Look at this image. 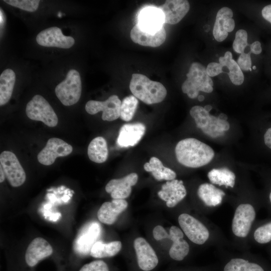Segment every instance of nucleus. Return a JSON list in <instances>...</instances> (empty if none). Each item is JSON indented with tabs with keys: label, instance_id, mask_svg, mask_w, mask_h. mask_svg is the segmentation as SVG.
<instances>
[{
	"label": "nucleus",
	"instance_id": "51",
	"mask_svg": "<svg viewBox=\"0 0 271 271\" xmlns=\"http://www.w3.org/2000/svg\"><path fill=\"white\" fill-rule=\"evenodd\" d=\"M269 197L270 201V202H271V192H270V193Z\"/></svg>",
	"mask_w": 271,
	"mask_h": 271
},
{
	"label": "nucleus",
	"instance_id": "23",
	"mask_svg": "<svg viewBox=\"0 0 271 271\" xmlns=\"http://www.w3.org/2000/svg\"><path fill=\"white\" fill-rule=\"evenodd\" d=\"M108 154L106 141L102 137L93 139L88 145L87 154L92 162L96 163H104L107 159Z\"/></svg>",
	"mask_w": 271,
	"mask_h": 271
},
{
	"label": "nucleus",
	"instance_id": "38",
	"mask_svg": "<svg viewBox=\"0 0 271 271\" xmlns=\"http://www.w3.org/2000/svg\"><path fill=\"white\" fill-rule=\"evenodd\" d=\"M251 52L241 54L237 59V63L240 69L244 71H248L251 67Z\"/></svg>",
	"mask_w": 271,
	"mask_h": 271
},
{
	"label": "nucleus",
	"instance_id": "41",
	"mask_svg": "<svg viewBox=\"0 0 271 271\" xmlns=\"http://www.w3.org/2000/svg\"><path fill=\"white\" fill-rule=\"evenodd\" d=\"M250 52L253 54L258 55L261 53L262 49L261 44L259 41H255L250 45Z\"/></svg>",
	"mask_w": 271,
	"mask_h": 271
},
{
	"label": "nucleus",
	"instance_id": "43",
	"mask_svg": "<svg viewBox=\"0 0 271 271\" xmlns=\"http://www.w3.org/2000/svg\"><path fill=\"white\" fill-rule=\"evenodd\" d=\"M264 142L265 145L271 149V127L268 128L264 134Z\"/></svg>",
	"mask_w": 271,
	"mask_h": 271
},
{
	"label": "nucleus",
	"instance_id": "26",
	"mask_svg": "<svg viewBox=\"0 0 271 271\" xmlns=\"http://www.w3.org/2000/svg\"><path fill=\"white\" fill-rule=\"evenodd\" d=\"M121 246V242L119 241L106 243L97 241L92 246L90 255L94 258L112 257L119 252Z\"/></svg>",
	"mask_w": 271,
	"mask_h": 271
},
{
	"label": "nucleus",
	"instance_id": "34",
	"mask_svg": "<svg viewBox=\"0 0 271 271\" xmlns=\"http://www.w3.org/2000/svg\"><path fill=\"white\" fill-rule=\"evenodd\" d=\"M4 2L12 6L30 12L36 11L40 3L39 0H5Z\"/></svg>",
	"mask_w": 271,
	"mask_h": 271
},
{
	"label": "nucleus",
	"instance_id": "14",
	"mask_svg": "<svg viewBox=\"0 0 271 271\" xmlns=\"http://www.w3.org/2000/svg\"><path fill=\"white\" fill-rule=\"evenodd\" d=\"M138 174L130 173L126 176L109 181L105 186V191L110 193L113 199H124L127 198L131 192V187L136 184Z\"/></svg>",
	"mask_w": 271,
	"mask_h": 271
},
{
	"label": "nucleus",
	"instance_id": "44",
	"mask_svg": "<svg viewBox=\"0 0 271 271\" xmlns=\"http://www.w3.org/2000/svg\"><path fill=\"white\" fill-rule=\"evenodd\" d=\"M0 173H1V176H0V182L2 183L4 182L6 178V175L5 174L1 167H0Z\"/></svg>",
	"mask_w": 271,
	"mask_h": 271
},
{
	"label": "nucleus",
	"instance_id": "53",
	"mask_svg": "<svg viewBox=\"0 0 271 271\" xmlns=\"http://www.w3.org/2000/svg\"><path fill=\"white\" fill-rule=\"evenodd\" d=\"M249 70L251 71V68H250Z\"/></svg>",
	"mask_w": 271,
	"mask_h": 271
},
{
	"label": "nucleus",
	"instance_id": "24",
	"mask_svg": "<svg viewBox=\"0 0 271 271\" xmlns=\"http://www.w3.org/2000/svg\"><path fill=\"white\" fill-rule=\"evenodd\" d=\"M16 81V74L11 69L5 70L0 76V105L7 103L12 96Z\"/></svg>",
	"mask_w": 271,
	"mask_h": 271
},
{
	"label": "nucleus",
	"instance_id": "13",
	"mask_svg": "<svg viewBox=\"0 0 271 271\" xmlns=\"http://www.w3.org/2000/svg\"><path fill=\"white\" fill-rule=\"evenodd\" d=\"M130 36L135 43L144 46L156 47L165 42L166 33L163 27L157 31H149L137 24L131 30Z\"/></svg>",
	"mask_w": 271,
	"mask_h": 271
},
{
	"label": "nucleus",
	"instance_id": "47",
	"mask_svg": "<svg viewBox=\"0 0 271 271\" xmlns=\"http://www.w3.org/2000/svg\"><path fill=\"white\" fill-rule=\"evenodd\" d=\"M204 108L209 112L212 109V106L211 105H206L204 107Z\"/></svg>",
	"mask_w": 271,
	"mask_h": 271
},
{
	"label": "nucleus",
	"instance_id": "21",
	"mask_svg": "<svg viewBox=\"0 0 271 271\" xmlns=\"http://www.w3.org/2000/svg\"><path fill=\"white\" fill-rule=\"evenodd\" d=\"M199 198L208 206H216L220 204L225 195L224 192L212 184L203 183L198 189Z\"/></svg>",
	"mask_w": 271,
	"mask_h": 271
},
{
	"label": "nucleus",
	"instance_id": "12",
	"mask_svg": "<svg viewBox=\"0 0 271 271\" xmlns=\"http://www.w3.org/2000/svg\"><path fill=\"white\" fill-rule=\"evenodd\" d=\"M137 262L140 268L144 271H150L158 264V256L152 247L143 237H138L133 242Z\"/></svg>",
	"mask_w": 271,
	"mask_h": 271
},
{
	"label": "nucleus",
	"instance_id": "36",
	"mask_svg": "<svg viewBox=\"0 0 271 271\" xmlns=\"http://www.w3.org/2000/svg\"><path fill=\"white\" fill-rule=\"evenodd\" d=\"M247 44V33L243 29L238 30L236 34L235 39L232 44V47L235 52L239 54L244 52Z\"/></svg>",
	"mask_w": 271,
	"mask_h": 271
},
{
	"label": "nucleus",
	"instance_id": "25",
	"mask_svg": "<svg viewBox=\"0 0 271 271\" xmlns=\"http://www.w3.org/2000/svg\"><path fill=\"white\" fill-rule=\"evenodd\" d=\"M219 62L229 69L228 75L233 84L240 85L243 83L244 79L243 74L237 62L232 59V53L230 51H226L224 56L220 57Z\"/></svg>",
	"mask_w": 271,
	"mask_h": 271
},
{
	"label": "nucleus",
	"instance_id": "2",
	"mask_svg": "<svg viewBox=\"0 0 271 271\" xmlns=\"http://www.w3.org/2000/svg\"><path fill=\"white\" fill-rule=\"evenodd\" d=\"M129 89L133 96L147 104L161 102L167 95V90L162 83L141 74L132 75Z\"/></svg>",
	"mask_w": 271,
	"mask_h": 271
},
{
	"label": "nucleus",
	"instance_id": "27",
	"mask_svg": "<svg viewBox=\"0 0 271 271\" xmlns=\"http://www.w3.org/2000/svg\"><path fill=\"white\" fill-rule=\"evenodd\" d=\"M207 176L212 184L219 186L224 185L226 188H233L234 186L235 175L227 168L213 169L208 172Z\"/></svg>",
	"mask_w": 271,
	"mask_h": 271
},
{
	"label": "nucleus",
	"instance_id": "15",
	"mask_svg": "<svg viewBox=\"0 0 271 271\" xmlns=\"http://www.w3.org/2000/svg\"><path fill=\"white\" fill-rule=\"evenodd\" d=\"M187 194L186 189L182 180L174 179L162 185L158 192V196L166 202L169 207H174L182 201Z\"/></svg>",
	"mask_w": 271,
	"mask_h": 271
},
{
	"label": "nucleus",
	"instance_id": "28",
	"mask_svg": "<svg viewBox=\"0 0 271 271\" xmlns=\"http://www.w3.org/2000/svg\"><path fill=\"white\" fill-rule=\"evenodd\" d=\"M232 17V11L228 7H222L218 11L213 29V35L217 41L222 42L227 37L228 33L224 30V25L225 21Z\"/></svg>",
	"mask_w": 271,
	"mask_h": 271
},
{
	"label": "nucleus",
	"instance_id": "48",
	"mask_svg": "<svg viewBox=\"0 0 271 271\" xmlns=\"http://www.w3.org/2000/svg\"><path fill=\"white\" fill-rule=\"evenodd\" d=\"M4 14L3 13V11L2 9H1V26H2V25L3 24L4 22Z\"/></svg>",
	"mask_w": 271,
	"mask_h": 271
},
{
	"label": "nucleus",
	"instance_id": "8",
	"mask_svg": "<svg viewBox=\"0 0 271 271\" xmlns=\"http://www.w3.org/2000/svg\"><path fill=\"white\" fill-rule=\"evenodd\" d=\"M178 222L187 237L197 244H203L208 239L209 232L206 226L191 215L183 213L178 217Z\"/></svg>",
	"mask_w": 271,
	"mask_h": 271
},
{
	"label": "nucleus",
	"instance_id": "5",
	"mask_svg": "<svg viewBox=\"0 0 271 271\" xmlns=\"http://www.w3.org/2000/svg\"><path fill=\"white\" fill-rule=\"evenodd\" d=\"M27 116L33 120L41 121L49 127H55L58 117L49 102L41 95L37 94L28 103L26 108Z\"/></svg>",
	"mask_w": 271,
	"mask_h": 271
},
{
	"label": "nucleus",
	"instance_id": "49",
	"mask_svg": "<svg viewBox=\"0 0 271 271\" xmlns=\"http://www.w3.org/2000/svg\"><path fill=\"white\" fill-rule=\"evenodd\" d=\"M204 96L202 95H199L198 96V99L199 101H203L204 100Z\"/></svg>",
	"mask_w": 271,
	"mask_h": 271
},
{
	"label": "nucleus",
	"instance_id": "6",
	"mask_svg": "<svg viewBox=\"0 0 271 271\" xmlns=\"http://www.w3.org/2000/svg\"><path fill=\"white\" fill-rule=\"evenodd\" d=\"M0 167L12 186L19 187L24 184L26 173L14 153L8 151L3 152L0 155Z\"/></svg>",
	"mask_w": 271,
	"mask_h": 271
},
{
	"label": "nucleus",
	"instance_id": "35",
	"mask_svg": "<svg viewBox=\"0 0 271 271\" xmlns=\"http://www.w3.org/2000/svg\"><path fill=\"white\" fill-rule=\"evenodd\" d=\"M254 238L259 243L269 242L271 240V222L258 227L254 231Z\"/></svg>",
	"mask_w": 271,
	"mask_h": 271
},
{
	"label": "nucleus",
	"instance_id": "19",
	"mask_svg": "<svg viewBox=\"0 0 271 271\" xmlns=\"http://www.w3.org/2000/svg\"><path fill=\"white\" fill-rule=\"evenodd\" d=\"M127 206L128 203L124 199H113L111 202H105L97 212L98 219L103 223L112 224Z\"/></svg>",
	"mask_w": 271,
	"mask_h": 271
},
{
	"label": "nucleus",
	"instance_id": "52",
	"mask_svg": "<svg viewBox=\"0 0 271 271\" xmlns=\"http://www.w3.org/2000/svg\"><path fill=\"white\" fill-rule=\"evenodd\" d=\"M252 69H254V70L255 69H256V66H252Z\"/></svg>",
	"mask_w": 271,
	"mask_h": 271
},
{
	"label": "nucleus",
	"instance_id": "29",
	"mask_svg": "<svg viewBox=\"0 0 271 271\" xmlns=\"http://www.w3.org/2000/svg\"><path fill=\"white\" fill-rule=\"evenodd\" d=\"M182 237L172 239L173 243L169 250L170 256L174 260H182L188 254L189 245Z\"/></svg>",
	"mask_w": 271,
	"mask_h": 271
},
{
	"label": "nucleus",
	"instance_id": "9",
	"mask_svg": "<svg viewBox=\"0 0 271 271\" xmlns=\"http://www.w3.org/2000/svg\"><path fill=\"white\" fill-rule=\"evenodd\" d=\"M73 151L72 147L63 140L56 138L48 140L46 146L38 154L39 162L44 165L53 164L56 159L65 157L70 154Z\"/></svg>",
	"mask_w": 271,
	"mask_h": 271
},
{
	"label": "nucleus",
	"instance_id": "30",
	"mask_svg": "<svg viewBox=\"0 0 271 271\" xmlns=\"http://www.w3.org/2000/svg\"><path fill=\"white\" fill-rule=\"evenodd\" d=\"M224 271H264L258 264L241 258H233L225 266Z\"/></svg>",
	"mask_w": 271,
	"mask_h": 271
},
{
	"label": "nucleus",
	"instance_id": "32",
	"mask_svg": "<svg viewBox=\"0 0 271 271\" xmlns=\"http://www.w3.org/2000/svg\"><path fill=\"white\" fill-rule=\"evenodd\" d=\"M100 227L98 224L96 223L91 224L87 232L82 237V240L80 241L81 243H83V253L86 252L87 253L88 251H90L92 246L94 244L93 243L98 237Z\"/></svg>",
	"mask_w": 271,
	"mask_h": 271
},
{
	"label": "nucleus",
	"instance_id": "42",
	"mask_svg": "<svg viewBox=\"0 0 271 271\" xmlns=\"http://www.w3.org/2000/svg\"><path fill=\"white\" fill-rule=\"evenodd\" d=\"M235 27V22L232 18L228 19L225 22L224 25V30L227 32H232Z\"/></svg>",
	"mask_w": 271,
	"mask_h": 271
},
{
	"label": "nucleus",
	"instance_id": "10",
	"mask_svg": "<svg viewBox=\"0 0 271 271\" xmlns=\"http://www.w3.org/2000/svg\"><path fill=\"white\" fill-rule=\"evenodd\" d=\"M255 217L253 207L249 204H240L236 209L232 222V230L235 235L245 237L248 234Z\"/></svg>",
	"mask_w": 271,
	"mask_h": 271
},
{
	"label": "nucleus",
	"instance_id": "3",
	"mask_svg": "<svg viewBox=\"0 0 271 271\" xmlns=\"http://www.w3.org/2000/svg\"><path fill=\"white\" fill-rule=\"evenodd\" d=\"M186 75L187 78L182 84V90L190 98L198 97L200 91L206 93L212 92L213 81L201 64L198 62L192 63Z\"/></svg>",
	"mask_w": 271,
	"mask_h": 271
},
{
	"label": "nucleus",
	"instance_id": "31",
	"mask_svg": "<svg viewBox=\"0 0 271 271\" xmlns=\"http://www.w3.org/2000/svg\"><path fill=\"white\" fill-rule=\"evenodd\" d=\"M138 103V99L133 95L125 97L121 103L120 118L125 121H130L134 116Z\"/></svg>",
	"mask_w": 271,
	"mask_h": 271
},
{
	"label": "nucleus",
	"instance_id": "40",
	"mask_svg": "<svg viewBox=\"0 0 271 271\" xmlns=\"http://www.w3.org/2000/svg\"><path fill=\"white\" fill-rule=\"evenodd\" d=\"M262 17L271 23V5L265 6L261 11Z\"/></svg>",
	"mask_w": 271,
	"mask_h": 271
},
{
	"label": "nucleus",
	"instance_id": "7",
	"mask_svg": "<svg viewBox=\"0 0 271 271\" xmlns=\"http://www.w3.org/2000/svg\"><path fill=\"white\" fill-rule=\"evenodd\" d=\"M121 101L116 95L109 96L106 100L100 101L89 100L85 104V110L90 114L102 112L103 120L111 121L120 116Z\"/></svg>",
	"mask_w": 271,
	"mask_h": 271
},
{
	"label": "nucleus",
	"instance_id": "18",
	"mask_svg": "<svg viewBox=\"0 0 271 271\" xmlns=\"http://www.w3.org/2000/svg\"><path fill=\"white\" fill-rule=\"evenodd\" d=\"M145 131L146 126L142 123L124 124L120 128L117 144L121 148L134 146L142 139Z\"/></svg>",
	"mask_w": 271,
	"mask_h": 271
},
{
	"label": "nucleus",
	"instance_id": "16",
	"mask_svg": "<svg viewBox=\"0 0 271 271\" xmlns=\"http://www.w3.org/2000/svg\"><path fill=\"white\" fill-rule=\"evenodd\" d=\"M162 12L164 23L171 25L178 23L190 9V4L186 0H169L158 8Z\"/></svg>",
	"mask_w": 271,
	"mask_h": 271
},
{
	"label": "nucleus",
	"instance_id": "4",
	"mask_svg": "<svg viewBox=\"0 0 271 271\" xmlns=\"http://www.w3.org/2000/svg\"><path fill=\"white\" fill-rule=\"evenodd\" d=\"M81 91L80 75L75 69L70 70L65 80L58 84L55 89L57 98L65 106L76 103L80 98Z\"/></svg>",
	"mask_w": 271,
	"mask_h": 271
},
{
	"label": "nucleus",
	"instance_id": "33",
	"mask_svg": "<svg viewBox=\"0 0 271 271\" xmlns=\"http://www.w3.org/2000/svg\"><path fill=\"white\" fill-rule=\"evenodd\" d=\"M190 114L194 119L197 127L201 129L206 127L211 120V115L201 106L192 107Z\"/></svg>",
	"mask_w": 271,
	"mask_h": 271
},
{
	"label": "nucleus",
	"instance_id": "17",
	"mask_svg": "<svg viewBox=\"0 0 271 271\" xmlns=\"http://www.w3.org/2000/svg\"><path fill=\"white\" fill-rule=\"evenodd\" d=\"M52 253L53 248L49 243L42 237H37L32 241L26 250L25 261L29 266L34 267Z\"/></svg>",
	"mask_w": 271,
	"mask_h": 271
},
{
	"label": "nucleus",
	"instance_id": "11",
	"mask_svg": "<svg viewBox=\"0 0 271 271\" xmlns=\"http://www.w3.org/2000/svg\"><path fill=\"white\" fill-rule=\"evenodd\" d=\"M37 43L42 46L68 49L75 43L74 38L64 35L57 27H52L41 31L36 37Z\"/></svg>",
	"mask_w": 271,
	"mask_h": 271
},
{
	"label": "nucleus",
	"instance_id": "39",
	"mask_svg": "<svg viewBox=\"0 0 271 271\" xmlns=\"http://www.w3.org/2000/svg\"><path fill=\"white\" fill-rule=\"evenodd\" d=\"M223 66L219 63L211 62L207 66L206 72L210 77H214L223 72Z\"/></svg>",
	"mask_w": 271,
	"mask_h": 271
},
{
	"label": "nucleus",
	"instance_id": "1",
	"mask_svg": "<svg viewBox=\"0 0 271 271\" xmlns=\"http://www.w3.org/2000/svg\"><path fill=\"white\" fill-rule=\"evenodd\" d=\"M175 154L179 163L187 167L196 168L209 163L215 153L207 144L196 139L187 138L177 144Z\"/></svg>",
	"mask_w": 271,
	"mask_h": 271
},
{
	"label": "nucleus",
	"instance_id": "50",
	"mask_svg": "<svg viewBox=\"0 0 271 271\" xmlns=\"http://www.w3.org/2000/svg\"><path fill=\"white\" fill-rule=\"evenodd\" d=\"M69 199V197L67 195H65L64 197L63 198V200L64 202L68 201Z\"/></svg>",
	"mask_w": 271,
	"mask_h": 271
},
{
	"label": "nucleus",
	"instance_id": "20",
	"mask_svg": "<svg viewBox=\"0 0 271 271\" xmlns=\"http://www.w3.org/2000/svg\"><path fill=\"white\" fill-rule=\"evenodd\" d=\"M164 17L161 11L155 7H148L142 10L139 16L138 25L149 31H157L163 27Z\"/></svg>",
	"mask_w": 271,
	"mask_h": 271
},
{
	"label": "nucleus",
	"instance_id": "46",
	"mask_svg": "<svg viewBox=\"0 0 271 271\" xmlns=\"http://www.w3.org/2000/svg\"><path fill=\"white\" fill-rule=\"evenodd\" d=\"M60 215H61L59 213L54 214L53 216H51V217L50 218V219L52 220V221H56L60 216Z\"/></svg>",
	"mask_w": 271,
	"mask_h": 271
},
{
	"label": "nucleus",
	"instance_id": "22",
	"mask_svg": "<svg viewBox=\"0 0 271 271\" xmlns=\"http://www.w3.org/2000/svg\"><path fill=\"white\" fill-rule=\"evenodd\" d=\"M144 168L146 171L151 172L153 177L158 181H171L176 177V174L173 170L165 167L162 162L155 157H152L149 162L146 163Z\"/></svg>",
	"mask_w": 271,
	"mask_h": 271
},
{
	"label": "nucleus",
	"instance_id": "37",
	"mask_svg": "<svg viewBox=\"0 0 271 271\" xmlns=\"http://www.w3.org/2000/svg\"><path fill=\"white\" fill-rule=\"evenodd\" d=\"M79 271H109V269L104 261L96 260L85 264Z\"/></svg>",
	"mask_w": 271,
	"mask_h": 271
},
{
	"label": "nucleus",
	"instance_id": "45",
	"mask_svg": "<svg viewBox=\"0 0 271 271\" xmlns=\"http://www.w3.org/2000/svg\"><path fill=\"white\" fill-rule=\"evenodd\" d=\"M219 119L224 120H227L228 117L226 114L221 113L217 117Z\"/></svg>",
	"mask_w": 271,
	"mask_h": 271
}]
</instances>
